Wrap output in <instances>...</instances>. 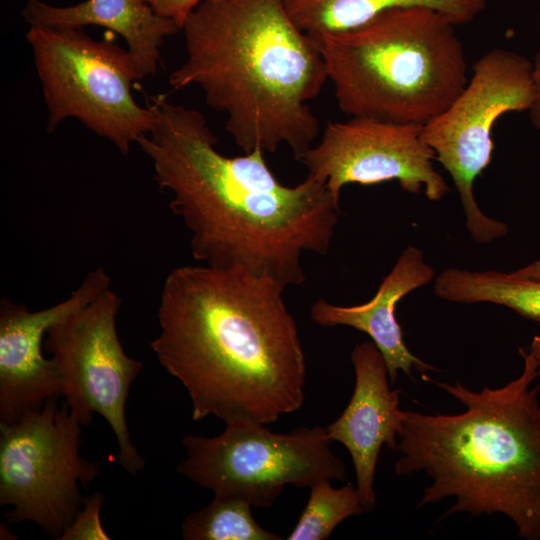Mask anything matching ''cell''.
Segmentation results:
<instances>
[{"instance_id":"1","label":"cell","mask_w":540,"mask_h":540,"mask_svg":"<svg viewBox=\"0 0 540 540\" xmlns=\"http://www.w3.org/2000/svg\"><path fill=\"white\" fill-rule=\"evenodd\" d=\"M151 131L137 144L152 161L158 188L190 232L195 260L239 268L282 288L306 279L302 255H326L341 215L340 201L309 175L295 186L281 183L263 151L225 156L205 115L169 101L146 100Z\"/></svg>"},{"instance_id":"2","label":"cell","mask_w":540,"mask_h":540,"mask_svg":"<svg viewBox=\"0 0 540 540\" xmlns=\"http://www.w3.org/2000/svg\"><path fill=\"white\" fill-rule=\"evenodd\" d=\"M284 290L239 268L184 265L167 275L150 348L185 387L194 421L266 425L303 406L305 354Z\"/></svg>"},{"instance_id":"3","label":"cell","mask_w":540,"mask_h":540,"mask_svg":"<svg viewBox=\"0 0 540 540\" xmlns=\"http://www.w3.org/2000/svg\"><path fill=\"white\" fill-rule=\"evenodd\" d=\"M182 30L186 58L170 86L200 87L245 153L286 145L299 160L314 145L320 124L309 102L328 81L327 69L284 0H208Z\"/></svg>"},{"instance_id":"4","label":"cell","mask_w":540,"mask_h":540,"mask_svg":"<svg viewBox=\"0 0 540 540\" xmlns=\"http://www.w3.org/2000/svg\"><path fill=\"white\" fill-rule=\"evenodd\" d=\"M522 373L505 386L479 392L432 380L466 408L459 414L403 411L395 463L398 476L432 479L418 507L454 497L443 518L500 513L527 540H540V376L530 352L519 348Z\"/></svg>"},{"instance_id":"5","label":"cell","mask_w":540,"mask_h":540,"mask_svg":"<svg viewBox=\"0 0 540 540\" xmlns=\"http://www.w3.org/2000/svg\"><path fill=\"white\" fill-rule=\"evenodd\" d=\"M455 26L435 10L399 7L352 29L310 35L343 113L424 126L468 83Z\"/></svg>"},{"instance_id":"6","label":"cell","mask_w":540,"mask_h":540,"mask_svg":"<svg viewBox=\"0 0 540 540\" xmlns=\"http://www.w3.org/2000/svg\"><path fill=\"white\" fill-rule=\"evenodd\" d=\"M26 39L48 110V132L76 118L126 155L132 143L151 131L152 110L132 94L133 83L142 78L112 31L94 40L82 29L30 26Z\"/></svg>"},{"instance_id":"7","label":"cell","mask_w":540,"mask_h":540,"mask_svg":"<svg viewBox=\"0 0 540 540\" xmlns=\"http://www.w3.org/2000/svg\"><path fill=\"white\" fill-rule=\"evenodd\" d=\"M331 441L322 426L274 433L259 423L231 424L214 437L185 435L186 458L177 471L214 494L268 508L286 485L310 488L322 480L346 481Z\"/></svg>"},{"instance_id":"8","label":"cell","mask_w":540,"mask_h":540,"mask_svg":"<svg viewBox=\"0 0 540 540\" xmlns=\"http://www.w3.org/2000/svg\"><path fill=\"white\" fill-rule=\"evenodd\" d=\"M80 422L57 398L0 423V506L9 524L33 522L59 538L82 508L80 486L101 474L99 463L80 454Z\"/></svg>"},{"instance_id":"9","label":"cell","mask_w":540,"mask_h":540,"mask_svg":"<svg viewBox=\"0 0 540 540\" xmlns=\"http://www.w3.org/2000/svg\"><path fill=\"white\" fill-rule=\"evenodd\" d=\"M533 98L532 61L495 48L474 63L471 79L453 103L422 128L421 138L452 178L467 230L478 243L502 238L509 231L506 223L480 209L473 191L476 178L491 162L492 128L505 113L529 111Z\"/></svg>"},{"instance_id":"10","label":"cell","mask_w":540,"mask_h":540,"mask_svg":"<svg viewBox=\"0 0 540 540\" xmlns=\"http://www.w3.org/2000/svg\"><path fill=\"white\" fill-rule=\"evenodd\" d=\"M122 300L109 288L47 330L43 348L58 368L65 403L82 426L100 414L118 444L123 469L137 475L145 461L132 443L126 420L130 387L142 363L124 350L117 333Z\"/></svg>"},{"instance_id":"11","label":"cell","mask_w":540,"mask_h":540,"mask_svg":"<svg viewBox=\"0 0 540 540\" xmlns=\"http://www.w3.org/2000/svg\"><path fill=\"white\" fill-rule=\"evenodd\" d=\"M422 128L373 118L328 122L318 143L298 161L338 201L347 184L367 186L393 180L408 193L423 189L429 200L440 201L450 187L433 166L435 153L422 140Z\"/></svg>"},{"instance_id":"12","label":"cell","mask_w":540,"mask_h":540,"mask_svg":"<svg viewBox=\"0 0 540 540\" xmlns=\"http://www.w3.org/2000/svg\"><path fill=\"white\" fill-rule=\"evenodd\" d=\"M103 268L91 270L65 300L31 311L8 298L0 301V423L11 424L25 413L62 397L54 359L42 352L47 330L82 309L109 288Z\"/></svg>"},{"instance_id":"13","label":"cell","mask_w":540,"mask_h":540,"mask_svg":"<svg viewBox=\"0 0 540 540\" xmlns=\"http://www.w3.org/2000/svg\"><path fill=\"white\" fill-rule=\"evenodd\" d=\"M351 362L355 371L352 397L326 429L330 439L350 453L362 506L370 512L376 506L374 478L379 454L383 445L397 450L403 411L400 390H391L387 365L373 341L357 344Z\"/></svg>"},{"instance_id":"14","label":"cell","mask_w":540,"mask_h":540,"mask_svg":"<svg viewBox=\"0 0 540 540\" xmlns=\"http://www.w3.org/2000/svg\"><path fill=\"white\" fill-rule=\"evenodd\" d=\"M434 278L435 271L425 261L423 252L408 246L372 299L359 305L339 306L320 298L312 304L310 317L322 327L348 326L367 334L382 354L392 384L399 371L412 377L413 369L419 372L436 370L411 353L395 316L396 304L405 295Z\"/></svg>"},{"instance_id":"15","label":"cell","mask_w":540,"mask_h":540,"mask_svg":"<svg viewBox=\"0 0 540 540\" xmlns=\"http://www.w3.org/2000/svg\"><path fill=\"white\" fill-rule=\"evenodd\" d=\"M22 16L30 26L82 29L96 25L116 32L125 40L141 78L155 75L164 39L180 30L144 0H85L65 7L28 0Z\"/></svg>"},{"instance_id":"16","label":"cell","mask_w":540,"mask_h":540,"mask_svg":"<svg viewBox=\"0 0 540 540\" xmlns=\"http://www.w3.org/2000/svg\"><path fill=\"white\" fill-rule=\"evenodd\" d=\"M296 25L316 35L357 27L379 13L399 7L435 10L455 25L473 21L486 7V0H284Z\"/></svg>"},{"instance_id":"17","label":"cell","mask_w":540,"mask_h":540,"mask_svg":"<svg viewBox=\"0 0 540 540\" xmlns=\"http://www.w3.org/2000/svg\"><path fill=\"white\" fill-rule=\"evenodd\" d=\"M437 297L454 303H493L540 322V280L495 270L448 268L434 282Z\"/></svg>"},{"instance_id":"18","label":"cell","mask_w":540,"mask_h":540,"mask_svg":"<svg viewBox=\"0 0 540 540\" xmlns=\"http://www.w3.org/2000/svg\"><path fill=\"white\" fill-rule=\"evenodd\" d=\"M245 500L214 494L202 509L189 514L182 523L185 540H280L278 534L260 526Z\"/></svg>"},{"instance_id":"19","label":"cell","mask_w":540,"mask_h":540,"mask_svg":"<svg viewBox=\"0 0 540 540\" xmlns=\"http://www.w3.org/2000/svg\"><path fill=\"white\" fill-rule=\"evenodd\" d=\"M364 512L356 486L347 483L334 488L330 480H322L310 487L309 500L286 539H328L339 523Z\"/></svg>"},{"instance_id":"20","label":"cell","mask_w":540,"mask_h":540,"mask_svg":"<svg viewBox=\"0 0 540 540\" xmlns=\"http://www.w3.org/2000/svg\"><path fill=\"white\" fill-rule=\"evenodd\" d=\"M104 504L103 494L97 492L84 498L81 510L64 530L60 540H107L111 539L104 530L100 513Z\"/></svg>"},{"instance_id":"21","label":"cell","mask_w":540,"mask_h":540,"mask_svg":"<svg viewBox=\"0 0 540 540\" xmlns=\"http://www.w3.org/2000/svg\"><path fill=\"white\" fill-rule=\"evenodd\" d=\"M155 13L174 21L180 30L188 16L203 2L208 0H144Z\"/></svg>"},{"instance_id":"22","label":"cell","mask_w":540,"mask_h":540,"mask_svg":"<svg viewBox=\"0 0 540 540\" xmlns=\"http://www.w3.org/2000/svg\"><path fill=\"white\" fill-rule=\"evenodd\" d=\"M532 64L534 98L529 109V115L533 126L540 131V49L535 54Z\"/></svg>"},{"instance_id":"23","label":"cell","mask_w":540,"mask_h":540,"mask_svg":"<svg viewBox=\"0 0 540 540\" xmlns=\"http://www.w3.org/2000/svg\"><path fill=\"white\" fill-rule=\"evenodd\" d=\"M516 275L540 280V260L533 261L526 266L513 271Z\"/></svg>"},{"instance_id":"24","label":"cell","mask_w":540,"mask_h":540,"mask_svg":"<svg viewBox=\"0 0 540 540\" xmlns=\"http://www.w3.org/2000/svg\"><path fill=\"white\" fill-rule=\"evenodd\" d=\"M530 353L533 355L535 360L538 363V367L540 370V336L535 335L532 339L531 345H530Z\"/></svg>"}]
</instances>
